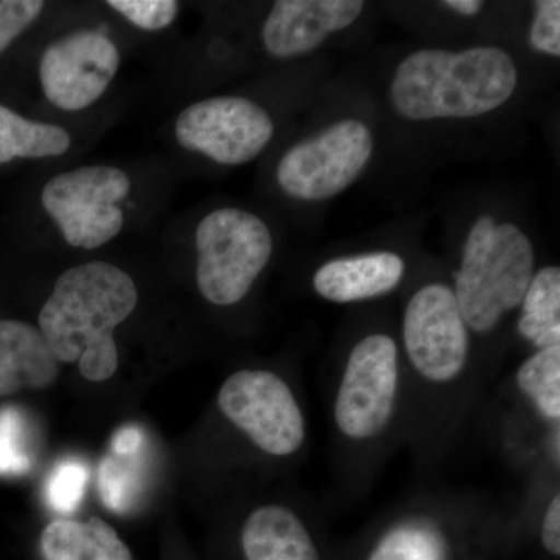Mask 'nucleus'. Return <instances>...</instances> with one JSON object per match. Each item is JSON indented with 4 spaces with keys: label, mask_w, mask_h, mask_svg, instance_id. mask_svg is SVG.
<instances>
[{
    "label": "nucleus",
    "mask_w": 560,
    "mask_h": 560,
    "mask_svg": "<svg viewBox=\"0 0 560 560\" xmlns=\"http://www.w3.org/2000/svg\"><path fill=\"white\" fill-rule=\"evenodd\" d=\"M368 560H448L447 539L434 523L412 518L386 530Z\"/></svg>",
    "instance_id": "nucleus-21"
},
{
    "label": "nucleus",
    "mask_w": 560,
    "mask_h": 560,
    "mask_svg": "<svg viewBox=\"0 0 560 560\" xmlns=\"http://www.w3.org/2000/svg\"><path fill=\"white\" fill-rule=\"evenodd\" d=\"M275 135L270 114L243 97H212L179 114L175 136L184 149L221 165H242L259 156Z\"/></svg>",
    "instance_id": "nucleus-10"
},
{
    "label": "nucleus",
    "mask_w": 560,
    "mask_h": 560,
    "mask_svg": "<svg viewBox=\"0 0 560 560\" xmlns=\"http://www.w3.org/2000/svg\"><path fill=\"white\" fill-rule=\"evenodd\" d=\"M517 66L497 47L425 49L405 58L390 81V103L405 119H469L499 109L517 88Z\"/></svg>",
    "instance_id": "nucleus-2"
},
{
    "label": "nucleus",
    "mask_w": 560,
    "mask_h": 560,
    "mask_svg": "<svg viewBox=\"0 0 560 560\" xmlns=\"http://www.w3.org/2000/svg\"><path fill=\"white\" fill-rule=\"evenodd\" d=\"M533 276V243L515 224L489 215L475 221L452 289L469 330L495 329L506 313L521 307Z\"/></svg>",
    "instance_id": "nucleus-3"
},
{
    "label": "nucleus",
    "mask_w": 560,
    "mask_h": 560,
    "mask_svg": "<svg viewBox=\"0 0 560 560\" xmlns=\"http://www.w3.org/2000/svg\"><path fill=\"white\" fill-rule=\"evenodd\" d=\"M33 433L27 416L20 408L0 410V475L20 477L35 464Z\"/></svg>",
    "instance_id": "nucleus-22"
},
{
    "label": "nucleus",
    "mask_w": 560,
    "mask_h": 560,
    "mask_svg": "<svg viewBox=\"0 0 560 560\" xmlns=\"http://www.w3.org/2000/svg\"><path fill=\"white\" fill-rule=\"evenodd\" d=\"M372 150L374 139L363 121H337L287 151L276 172L280 189L298 200H329L359 178Z\"/></svg>",
    "instance_id": "nucleus-7"
},
{
    "label": "nucleus",
    "mask_w": 560,
    "mask_h": 560,
    "mask_svg": "<svg viewBox=\"0 0 560 560\" xmlns=\"http://www.w3.org/2000/svg\"><path fill=\"white\" fill-rule=\"evenodd\" d=\"M517 388L551 425L560 422V345L536 350L521 364Z\"/></svg>",
    "instance_id": "nucleus-20"
},
{
    "label": "nucleus",
    "mask_w": 560,
    "mask_h": 560,
    "mask_svg": "<svg viewBox=\"0 0 560 560\" xmlns=\"http://www.w3.org/2000/svg\"><path fill=\"white\" fill-rule=\"evenodd\" d=\"M90 481V469L83 460H61L51 470L46 482V500L50 510L58 514H72L79 510Z\"/></svg>",
    "instance_id": "nucleus-23"
},
{
    "label": "nucleus",
    "mask_w": 560,
    "mask_h": 560,
    "mask_svg": "<svg viewBox=\"0 0 560 560\" xmlns=\"http://www.w3.org/2000/svg\"><path fill=\"white\" fill-rule=\"evenodd\" d=\"M39 548L44 560H132L113 526L98 517L50 522L40 534Z\"/></svg>",
    "instance_id": "nucleus-17"
},
{
    "label": "nucleus",
    "mask_w": 560,
    "mask_h": 560,
    "mask_svg": "<svg viewBox=\"0 0 560 560\" xmlns=\"http://www.w3.org/2000/svg\"><path fill=\"white\" fill-rule=\"evenodd\" d=\"M147 434L139 425L114 433L98 469V493L106 510L127 515L138 510L147 485Z\"/></svg>",
    "instance_id": "nucleus-15"
},
{
    "label": "nucleus",
    "mask_w": 560,
    "mask_h": 560,
    "mask_svg": "<svg viewBox=\"0 0 560 560\" xmlns=\"http://www.w3.org/2000/svg\"><path fill=\"white\" fill-rule=\"evenodd\" d=\"M119 66V49L108 36L94 31L72 32L44 50L40 86L58 109H86L108 90Z\"/></svg>",
    "instance_id": "nucleus-11"
},
{
    "label": "nucleus",
    "mask_w": 560,
    "mask_h": 560,
    "mask_svg": "<svg viewBox=\"0 0 560 560\" xmlns=\"http://www.w3.org/2000/svg\"><path fill=\"white\" fill-rule=\"evenodd\" d=\"M70 135L58 125L25 119L0 105V164L18 158L43 160L57 158L70 149Z\"/></svg>",
    "instance_id": "nucleus-19"
},
{
    "label": "nucleus",
    "mask_w": 560,
    "mask_h": 560,
    "mask_svg": "<svg viewBox=\"0 0 560 560\" xmlns=\"http://www.w3.org/2000/svg\"><path fill=\"white\" fill-rule=\"evenodd\" d=\"M131 190L127 173L108 165H91L60 173L44 186L40 202L73 248L95 249L120 234L119 202Z\"/></svg>",
    "instance_id": "nucleus-6"
},
{
    "label": "nucleus",
    "mask_w": 560,
    "mask_h": 560,
    "mask_svg": "<svg viewBox=\"0 0 560 560\" xmlns=\"http://www.w3.org/2000/svg\"><path fill=\"white\" fill-rule=\"evenodd\" d=\"M219 407L261 452L291 456L307 438V423L293 390L279 375L242 370L223 383Z\"/></svg>",
    "instance_id": "nucleus-8"
},
{
    "label": "nucleus",
    "mask_w": 560,
    "mask_h": 560,
    "mask_svg": "<svg viewBox=\"0 0 560 560\" xmlns=\"http://www.w3.org/2000/svg\"><path fill=\"white\" fill-rule=\"evenodd\" d=\"M242 547L246 560H320L304 523L279 504L261 506L249 515Z\"/></svg>",
    "instance_id": "nucleus-16"
},
{
    "label": "nucleus",
    "mask_w": 560,
    "mask_h": 560,
    "mask_svg": "<svg viewBox=\"0 0 560 560\" xmlns=\"http://www.w3.org/2000/svg\"><path fill=\"white\" fill-rule=\"evenodd\" d=\"M197 283L210 304H237L267 267L272 237L267 224L246 210L221 208L197 228Z\"/></svg>",
    "instance_id": "nucleus-4"
},
{
    "label": "nucleus",
    "mask_w": 560,
    "mask_h": 560,
    "mask_svg": "<svg viewBox=\"0 0 560 560\" xmlns=\"http://www.w3.org/2000/svg\"><path fill=\"white\" fill-rule=\"evenodd\" d=\"M363 9L361 0H279L261 31L265 49L275 58L301 57L352 25Z\"/></svg>",
    "instance_id": "nucleus-12"
},
{
    "label": "nucleus",
    "mask_w": 560,
    "mask_h": 560,
    "mask_svg": "<svg viewBox=\"0 0 560 560\" xmlns=\"http://www.w3.org/2000/svg\"><path fill=\"white\" fill-rule=\"evenodd\" d=\"M396 341L372 334L350 350L334 404L335 425L345 440L371 442L388 429L399 396Z\"/></svg>",
    "instance_id": "nucleus-5"
},
{
    "label": "nucleus",
    "mask_w": 560,
    "mask_h": 560,
    "mask_svg": "<svg viewBox=\"0 0 560 560\" xmlns=\"http://www.w3.org/2000/svg\"><path fill=\"white\" fill-rule=\"evenodd\" d=\"M518 334L537 350L560 345V270L541 268L521 304Z\"/></svg>",
    "instance_id": "nucleus-18"
},
{
    "label": "nucleus",
    "mask_w": 560,
    "mask_h": 560,
    "mask_svg": "<svg viewBox=\"0 0 560 560\" xmlns=\"http://www.w3.org/2000/svg\"><path fill=\"white\" fill-rule=\"evenodd\" d=\"M405 261L394 253H371L327 261L313 276L324 300L350 304L388 294L401 282Z\"/></svg>",
    "instance_id": "nucleus-13"
},
{
    "label": "nucleus",
    "mask_w": 560,
    "mask_h": 560,
    "mask_svg": "<svg viewBox=\"0 0 560 560\" xmlns=\"http://www.w3.org/2000/svg\"><path fill=\"white\" fill-rule=\"evenodd\" d=\"M44 5L40 0H0V54L38 20Z\"/></svg>",
    "instance_id": "nucleus-25"
},
{
    "label": "nucleus",
    "mask_w": 560,
    "mask_h": 560,
    "mask_svg": "<svg viewBox=\"0 0 560 560\" xmlns=\"http://www.w3.org/2000/svg\"><path fill=\"white\" fill-rule=\"evenodd\" d=\"M58 364L39 329L0 318V397L49 388L57 381Z\"/></svg>",
    "instance_id": "nucleus-14"
},
{
    "label": "nucleus",
    "mask_w": 560,
    "mask_h": 560,
    "mask_svg": "<svg viewBox=\"0 0 560 560\" xmlns=\"http://www.w3.org/2000/svg\"><path fill=\"white\" fill-rule=\"evenodd\" d=\"M534 5H536V18L530 25V46L551 57H559L560 2L559 0H537Z\"/></svg>",
    "instance_id": "nucleus-26"
},
{
    "label": "nucleus",
    "mask_w": 560,
    "mask_h": 560,
    "mask_svg": "<svg viewBox=\"0 0 560 560\" xmlns=\"http://www.w3.org/2000/svg\"><path fill=\"white\" fill-rule=\"evenodd\" d=\"M442 5L447 9L458 11L464 16H475L480 13L482 9V2L480 0H445Z\"/></svg>",
    "instance_id": "nucleus-28"
},
{
    "label": "nucleus",
    "mask_w": 560,
    "mask_h": 560,
    "mask_svg": "<svg viewBox=\"0 0 560 560\" xmlns=\"http://www.w3.org/2000/svg\"><path fill=\"white\" fill-rule=\"evenodd\" d=\"M541 544L545 550L551 556H560V495H552L547 510H545L544 518H541L540 528Z\"/></svg>",
    "instance_id": "nucleus-27"
},
{
    "label": "nucleus",
    "mask_w": 560,
    "mask_h": 560,
    "mask_svg": "<svg viewBox=\"0 0 560 560\" xmlns=\"http://www.w3.org/2000/svg\"><path fill=\"white\" fill-rule=\"evenodd\" d=\"M108 5L128 22L145 32L167 28L178 16L175 0H109Z\"/></svg>",
    "instance_id": "nucleus-24"
},
{
    "label": "nucleus",
    "mask_w": 560,
    "mask_h": 560,
    "mask_svg": "<svg viewBox=\"0 0 560 560\" xmlns=\"http://www.w3.org/2000/svg\"><path fill=\"white\" fill-rule=\"evenodd\" d=\"M139 293L128 272L90 261L62 272L39 313V331L58 363H79L90 382L116 374L113 331L135 312Z\"/></svg>",
    "instance_id": "nucleus-1"
},
{
    "label": "nucleus",
    "mask_w": 560,
    "mask_h": 560,
    "mask_svg": "<svg viewBox=\"0 0 560 560\" xmlns=\"http://www.w3.org/2000/svg\"><path fill=\"white\" fill-rule=\"evenodd\" d=\"M469 331L451 287L434 282L416 291L401 324L412 370L433 385L455 382L469 361Z\"/></svg>",
    "instance_id": "nucleus-9"
}]
</instances>
